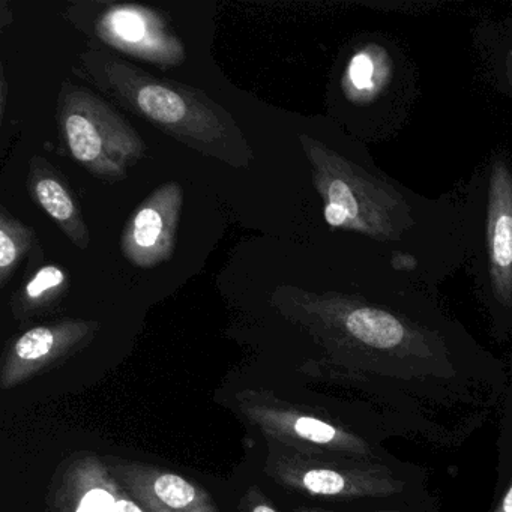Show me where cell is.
<instances>
[{"label": "cell", "mask_w": 512, "mask_h": 512, "mask_svg": "<svg viewBox=\"0 0 512 512\" xmlns=\"http://www.w3.org/2000/svg\"><path fill=\"white\" fill-rule=\"evenodd\" d=\"M35 242L32 227L25 226L22 221L8 214L7 209L0 211V286L13 277L23 257L31 251Z\"/></svg>", "instance_id": "9a60e30c"}, {"label": "cell", "mask_w": 512, "mask_h": 512, "mask_svg": "<svg viewBox=\"0 0 512 512\" xmlns=\"http://www.w3.org/2000/svg\"><path fill=\"white\" fill-rule=\"evenodd\" d=\"M293 512H440L439 497L433 493L421 499L407 502L392 503V505L371 506V508H322V506H296Z\"/></svg>", "instance_id": "2e32d148"}, {"label": "cell", "mask_w": 512, "mask_h": 512, "mask_svg": "<svg viewBox=\"0 0 512 512\" xmlns=\"http://www.w3.org/2000/svg\"><path fill=\"white\" fill-rule=\"evenodd\" d=\"M83 67L119 103L161 131L208 157L233 167H248L253 152L232 116L206 95L146 76L103 52L83 56Z\"/></svg>", "instance_id": "6da1fadb"}, {"label": "cell", "mask_w": 512, "mask_h": 512, "mask_svg": "<svg viewBox=\"0 0 512 512\" xmlns=\"http://www.w3.org/2000/svg\"><path fill=\"white\" fill-rule=\"evenodd\" d=\"M299 140L329 227L389 242L413 226L409 205L392 185L307 134Z\"/></svg>", "instance_id": "3957f363"}, {"label": "cell", "mask_w": 512, "mask_h": 512, "mask_svg": "<svg viewBox=\"0 0 512 512\" xmlns=\"http://www.w3.org/2000/svg\"><path fill=\"white\" fill-rule=\"evenodd\" d=\"M487 256L494 298L512 308V172L502 160L491 166L488 184Z\"/></svg>", "instance_id": "30bf717a"}, {"label": "cell", "mask_w": 512, "mask_h": 512, "mask_svg": "<svg viewBox=\"0 0 512 512\" xmlns=\"http://www.w3.org/2000/svg\"><path fill=\"white\" fill-rule=\"evenodd\" d=\"M106 464L145 512H218L208 491L178 473L115 458Z\"/></svg>", "instance_id": "9c48e42d"}, {"label": "cell", "mask_w": 512, "mask_h": 512, "mask_svg": "<svg viewBox=\"0 0 512 512\" xmlns=\"http://www.w3.org/2000/svg\"><path fill=\"white\" fill-rule=\"evenodd\" d=\"M242 413L266 437L304 454L332 455L368 461L397 460L386 442L392 434L379 425L331 410H310L278 401L262 392L239 395Z\"/></svg>", "instance_id": "277c9868"}, {"label": "cell", "mask_w": 512, "mask_h": 512, "mask_svg": "<svg viewBox=\"0 0 512 512\" xmlns=\"http://www.w3.org/2000/svg\"><path fill=\"white\" fill-rule=\"evenodd\" d=\"M67 284L68 277L64 269L56 265L43 266L17 293L13 301L14 314L26 319L37 311L50 307L64 295Z\"/></svg>", "instance_id": "5bb4252c"}, {"label": "cell", "mask_w": 512, "mask_h": 512, "mask_svg": "<svg viewBox=\"0 0 512 512\" xmlns=\"http://www.w3.org/2000/svg\"><path fill=\"white\" fill-rule=\"evenodd\" d=\"M394 64L388 50L379 44H368L353 53L344 71L341 88L350 103L367 106L388 88Z\"/></svg>", "instance_id": "7c38bea8"}, {"label": "cell", "mask_w": 512, "mask_h": 512, "mask_svg": "<svg viewBox=\"0 0 512 512\" xmlns=\"http://www.w3.org/2000/svg\"><path fill=\"white\" fill-rule=\"evenodd\" d=\"M98 328L100 325L95 322L64 320L29 329L11 344L5 355L0 389L8 391L73 355L94 338Z\"/></svg>", "instance_id": "52a82bcc"}, {"label": "cell", "mask_w": 512, "mask_h": 512, "mask_svg": "<svg viewBox=\"0 0 512 512\" xmlns=\"http://www.w3.org/2000/svg\"><path fill=\"white\" fill-rule=\"evenodd\" d=\"M29 188L35 202L61 227L70 241L86 250L89 247V230L82 211L61 175L41 157L31 161Z\"/></svg>", "instance_id": "8fae6325"}, {"label": "cell", "mask_w": 512, "mask_h": 512, "mask_svg": "<svg viewBox=\"0 0 512 512\" xmlns=\"http://www.w3.org/2000/svg\"><path fill=\"white\" fill-rule=\"evenodd\" d=\"M182 205L184 190L170 181L137 206L121 238L122 254L128 262L149 269L172 259Z\"/></svg>", "instance_id": "8992f818"}, {"label": "cell", "mask_w": 512, "mask_h": 512, "mask_svg": "<svg viewBox=\"0 0 512 512\" xmlns=\"http://www.w3.org/2000/svg\"><path fill=\"white\" fill-rule=\"evenodd\" d=\"M248 509L250 512H278L271 503L268 502L266 496L257 487H251L247 494Z\"/></svg>", "instance_id": "e0dca14e"}, {"label": "cell", "mask_w": 512, "mask_h": 512, "mask_svg": "<svg viewBox=\"0 0 512 512\" xmlns=\"http://www.w3.org/2000/svg\"><path fill=\"white\" fill-rule=\"evenodd\" d=\"M505 68L506 76H508L509 80V85H511L512 88V50L511 52H508V55H506Z\"/></svg>", "instance_id": "ac0fdd59"}, {"label": "cell", "mask_w": 512, "mask_h": 512, "mask_svg": "<svg viewBox=\"0 0 512 512\" xmlns=\"http://www.w3.org/2000/svg\"><path fill=\"white\" fill-rule=\"evenodd\" d=\"M506 374L505 394L499 406L496 484L487 512H512V362L506 368Z\"/></svg>", "instance_id": "4fadbf2b"}, {"label": "cell", "mask_w": 512, "mask_h": 512, "mask_svg": "<svg viewBox=\"0 0 512 512\" xmlns=\"http://www.w3.org/2000/svg\"><path fill=\"white\" fill-rule=\"evenodd\" d=\"M58 124L74 160L101 181H121L145 155L146 146L137 131L82 86L65 83L59 94Z\"/></svg>", "instance_id": "5b68a950"}, {"label": "cell", "mask_w": 512, "mask_h": 512, "mask_svg": "<svg viewBox=\"0 0 512 512\" xmlns=\"http://www.w3.org/2000/svg\"><path fill=\"white\" fill-rule=\"evenodd\" d=\"M266 473L287 490L341 508H371L430 494L427 470L410 461H368L332 455L272 451Z\"/></svg>", "instance_id": "7a4b0ae2"}, {"label": "cell", "mask_w": 512, "mask_h": 512, "mask_svg": "<svg viewBox=\"0 0 512 512\" xmlns=\"http://www.w3.org/2000/svg\"><path fill=\"white\" fill-rule=\"evenodd\" d=\"M100 40L134 58L160 65H179L185 53L166 20L137 5H116L98 20Z\"/></svg>", "instance_id": "ba28073f"}]
</instances>
